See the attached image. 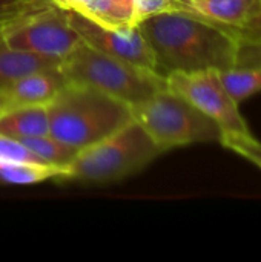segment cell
<instances>
[{"label":"cell","instance_id":"16","mask_svg":"<svg viewBox=\"0 0 261 262\" xmlns=\"http://www.w3.org/2000/svg\"><path fill=\"white\" fill-rule=\"evenodd\" d=\"M220 78L237 104L261 92V66H234L220 71Z\"/></svg>","mask_w":261,"mask_h":262},{"label":"cell","instance_id":"3","mask_svg":"<svg viewBox=\"0 0 261 262\" xmlns=\"http://www.w3.org/2000/svg\"><path fill=\"white\" fill-rule=\"evenodd\" d=\"M60 71L69 83L91 86L128 106L166 88V77L160 72L106 55L83 41L62 60Z\"/></svg>","mask_w":261,"mask_h":262},{"label":"cell","instance_id":"15","mask_svg":"<svg viewBox=\"0 0 261 262\" xmlns=\"http://www.w3.org/2000/svg\"><path fill=\"white\" fill-rule=\"evenodd\" d=\"M18 141H22L34 154L37 160L48 163V164H54V166L69 167L78 154V149L60 141L51 134L26 137Z\"/></svg>","mask_w":261,"mask_h":262},{"label":"cell","instance_id":"11","mask_svg":"<svg viewBox=\"0 0 261 262\" xmlns=\"http://www.w3.org/2000/svg\"><path fill=\"white\" fill-rule=\"evenodd\" d=\"M60 63V58L43 57L38 54L11 48L3 41L0 34V94L18 78L37 71L58 68Z\"/></svg>","mask_w":261,"mask_h":262},{"label":"cell","instance_id":"21","mask_svg":"<svg viewBox=\"0 0 261 262\" xmlns=\"http://www.w3.org/2000/svg\"><path fill=\"white\" fill-rule=\"evenodd\" d=\"M54 6L65 9V11H78L82 6H85L89 0H49Z\"/></svg>","mask_w":261,"mask_h":262},{"label":"cell","instance_id":"10","mask_svg":"<svg viewBox=\"0 0 261 262\" xmlns=\"http://www.w3.org/2000/svg\"><path fill=\"white\" fill-rule=\"evenodd\" d=\"M180 3L183 11L194 12L235 32L261 8V0H180Z\"/></svg>","mask_w":261,"mask_h":262},{"label":"cell","instance_id":"14","mask_svg":"<svg viewBox=\"0 0 261 262\" xmlns=\"http://www.w3.org/2000/svg\"><path fill=\"white\" fill-rule=\"evenodd\" d=\"M62 178L69 180V167L43 161H0V180L9 184H37Z\"/></svg>","mask_w":261,"mask_h":262},{"label":"cell","instance_id":"12","mask_svg":"<svg viewBox=\"0 0 261 262\" xmlns=\"http://www.w3.org/2000/svg\"><path fill=\"white\" fill-rule=\"evenodd\" d=\"M49 134V115L45 106L0 111V135L22 140Z\"/></svg>","mask_w":261,"mask_h":262},{"label":"cell","instance_id":"19","mask_svg":"<svg viewBox=\"0 0 261 262\" xmlns=\"http://www.w3.org/2000/svg\"><path fill=\"white\" fill-rule=\"evenodd\" d=\"M237 37L240 43L261 45V8L237 28Z\"/></svg>","mask_w":261,"mask_h":262},{"label":"cell","instance_id":"6","mask_svg":"<svg viewBox=\"0 0 261 262\" xmlns=\"http://www.w3.org/2000/svg\"><path fill=\"white\" fill-rule=\"evenodd\" d=\"M3 41L15 49L63 60L82 43L65 9L43 2L22 5L2 31Z\"/></svg>","mask_w":261,"mask_h":262},{"label":"cell","instance_id":"17","mask_svg":"<svg viewBox=\"0 0 261 262\" xmlns=\"http://www.w3.org/2000/svg\"><path fill=\"white\" fill-rule=\"evenodd\" d=\"M218 143L231 152L251 161L261 170V141L254 138L252 134L222 132V138Z\"/></svg>","mask_w":261,"mask_h":262},{"label":"cell","instance_id":"4","mask_svg":"<svg viewBox=\"0 0 261 262\" xmlns=\"http://www.w3.org/2000/svg\"><path fill=\"white\" fill-rule=\"evenodd\" d=\"M162 154L146 130L131 120L106 138L78 150L69 166V180L118 181L140 172Z\"/></svg>","mask_w":261,"mask_h":262},{"label":"cell","instance_id":"7","mask_svg":"<svg viewBox=\"0 0 261 262\" xmlns=\"http://www.w3.org/2000/svg\"><path fill=\"white\" fill-rule=\"evenodd\" d=\"M166 88L174 91L195 106L200 112L214 120L222 132L251 134L238 104L225 89L220 71L205 69L195 72H169Z\"/></svg>","mask_w":261,"mask_h":262},{"label":"cell","instance_id":"1","mask_svg":"<svg viewBox=\"0 0 261 262\" xmlns=\"http://www.w3.org/2000/svg\"><path fill=\"white\" fill-rule=\"evenodd\" d=\"M149 41L158 72L225 71L237 66L240 40L231 28L189 11L152 15L138 25Z\"/></svg>","mask_w":261,"mask_h":262},{"label":"cell","instance_id":"18","mask_svg":"<svg viewBox=\"0 0 261 262\" xmlns=\"http://www.w3.org/2000/svg\"><path fill=\"white\" fill-rule=\"evenodd\" d=\"M134 9L137 26L152 15L172 11H183L180 0H134Z\"/></svg>","mask_w":261,"mask_h":262},{"label":"cell","instance_id":"2","mask_svg":"<svg viewBox=\"0 0 261 262\" xmlns=\"http://www.w3.org/2000/svg\"><path fill=\"white\" fill-rule=\"evenodd\" d=\"M49 134L82 150L132 120L131 106L86 84L66 83L48 104Z\"/></svg>","mask_w":261,"mask_h":262},{"label":"cell","instance_id":"23","mask_svg":"<svg viewBox=\"0 0 261 262\" xmlns=\"http://www.w3.org/2000/svg\"><path fill=\"white\" fill-rule=\"evenodd\" d=\"M17 3H22V5H31V3H38V2H43V0H15Z\"/></svg>","mask_w":261,"mask_h":262},{"label":"cell","instance_id":"13","mask_svg":"<svg viewBox=\"0 0 261 262\" xmlns=\"http://www.w3.org/2000/svg\"><path fill=\"white\" fill-rule=\"evenodd\" d=\"M74 12L103 28L125 29L137 26L134 0H89Z\"/></svg>","mask_w":261,"mask_h":262},{"label":"cell","instance_id":"22","mask_svg":"<svg viewBox=\"0 0 261 262\" xmlns=\"http://www.w3.org/2000/svg\"><path fill=\"white\" fill-rule=\"evenodd\" d=\"M15 12H17V11H2V12H0V34H2L3 28L8 25V21L12 18V15H14Z\"/></svg>","mask_w":261,"mask_h":262},{"label":"cell","instance_id":"20","mask_svg":"<svg viewBox=\"0 0 261 262\" xmlns=\"http://www.w3.org/2000/svg\"><path fill=\"white\" fill-rule=\"evenodd\" d=\"M237 66H261V45L240 43Z\"/></svg>","mask_w":261,"mask_h":262},{"label":"cell","instance_id":"8","mask_svg":"<svg viewBox=\"0 0 261 262\" xmlns=\"http://www.w3.org/2000/svg\"><path fill=\"white\" fill-rule=\"evenodd\" d=\"M68 14L72 28L88 46L118 60L158 72L155 54L138 26L111 29L103 28L74 11H68Z\"/></svg>","mask_w":261,"mask_h":262},{"label":"cell","instance_id":"9","mask_svg":"<svg viewBox=\"0 0 261 262\" xmlns=\"http://www.w3.org/2000/svg\"><path fill=\"white\" fill-rule=\"evenodd\" d=\"M66 83L60 66L28 74L0 94V111L31 106L48 107Z\"/></svg>","mask_w":261,"mask_h":262},{"label":"cell","instance_id":"5","mask_svg":"<svg viewBox=\"0 0 261 262\" xmlns=\"http://www.w3.org/2000/svg\"><path fill=\"white\" fill-rule=\"evenodd\" d=\"M131 115L163 154L175 147L222 138V129L214 120L168 88L131 106Z\"/></svg>","mask_w":261,"mask_h":262}]
</instances>
